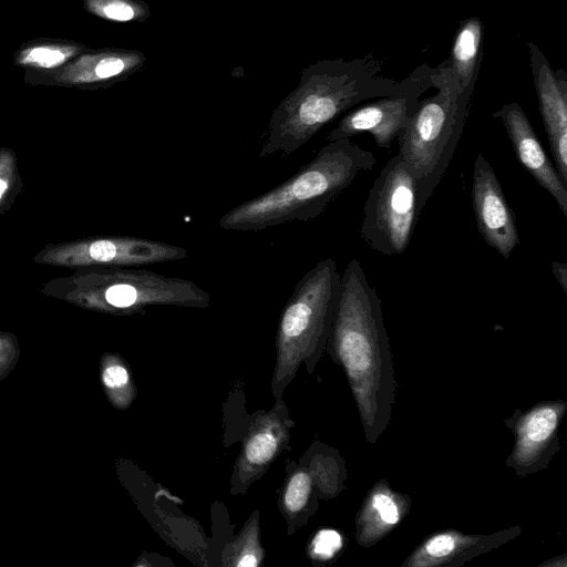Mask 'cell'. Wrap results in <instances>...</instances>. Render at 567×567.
Segmentation results:
<instances>
[{
	"label": "cell",
	"mask_w": 567,
	"mask_h": 567,
	"mask_svg": "<svg viewBox=\"0 0 567 567\" xmlns=\"http://www.w3.org/2000/svg\"><path fill=\"white\" fill-rule=\"evenodd\" d=\"M327 346L344 370L364 437L373 444L390 423L396 383L381 299L357 259L341 274Z\"/></svg>",
	"instance_id": "obj_1"
},
{
	"label": "cell",
	"mask_w": 567,
	"mask_h": 567,
	"mask_svg": "<svg viewBox=\"0 0 567 567\" xmlns=\"http://www.w3.org/2000/svg\"><path fill=\"white\" fill-rule=\"evenodd\" d=\"M432 70L421 64L408 78L395 81L378 75L368 58L309 64L301 71L297 87L274 110L259 158L292 154L341 113L371 99L408 92Z\"/></svg>",
	"instance_id": "obj_2"
},
{
	"label": "cell",
	"mask_w": 567,
	"mask_h": 567,
	"mask_svg": "<svg viewBox=\"0 0 567 567\" xmlns=\"http://www.w3.org/2000/svg\"><path fill=\"white\" fill-rule=\"evenodd\" d=\"M375 163L373 153L351 138L328 142L290 178L233 207L217 226L226 230L258 231L292 220L315 219Z\"/></svg>",
	"instance_id": "obj_3"
},
{
	"label": "cell",
	"mask_w": 567,
	"mask_h": 567,
	"mask_svg": "<svg viewBox=\"0 0 567 567\" xmlns=\"http://www.w3.org/2000/svg\"><path fill=\"white\" fill-rule=\"evenodd\" d=\"M432 87L437 92L419 101L396 137L398 154L417 182L420 213L453 158L473 96L461 90L446 60L433 68Z\"/></svg>",
	"instance_id": "obj_4"
},
{
	"label": "cell",
	"mask_w": 567,
	"mask_h": 567,
	"mask_svg": "<svg viewBox=\"0 0 567 567\" xmlns=\"http://www.w3.org/2000/svg\"><path fill=\"white\" fill-rule=\"evenodd\" d=\"M341 274L332 258L318 261L295 286L279 319L271 392L276 400L305 362L309 373L324 350L340 293Z\"/></svg>",
	"instance_id": "obj_5"
},
{
	"label": "cell",
	"mask_w": 567,
	"mask_h": 567,
	"mask_svg": "<svg viewBox=\"0 0 567 567\" xmlns=\"http://www.w3.org/2000/svg\"><path fill=\"white\" fill-rule=\"evenodd\" d=\"M86 300L111 312L136 313L152 306L207 308L210 296L194 281L138 267H109L85 277Z\"/></svg>",
	"instance_id": "obj_6"
},
{
	"label": "cell",
	"mask_w": 567,
	"mask_h": 567,
	"mask_svg": "<svg viewBox=\"0 0 567 567\" xmlns=\"http://www.w3.org/2000/svg\"><path fill=\"white\" fill-rule=\"evenodd\" d=\"M417 182L402 157H391L374 179L363 205L361 237L383 255H400L415 228Z\"/></svg>",
	"instance_id": "obj_7"
},
{
	"label": "cell",
	"mask_w": 567,
	"mask_h": 567,
	"mask_svg": "<svg viewBox=\"0 0 567 567\" xmlns=\"http://www.w3.org/2000/svg\"><path fill=\"white\" fill-rule=\"evenodd\" d=\"M183 247L135 236H110L61 245L41 262L59 266L138 267L184 259Z\"/></svg>",
	"instance_id": "obj_8"
},
{
	"label": "cell",
	"mask_w": 567,
	"mask_h": 567,
	"mask_svg": "<svg viewBox=\"0 0 567 567\" xmlns=\"http://www.w3.org/2000/svg\"><path fill=\"white\" fill-rule=\"evenodd\" d=\"M433 72V70H432ZM432 87V73L413 89L398 95L378 97L347 113L328 134L327 141L371 134L378 147L390 150L405 127L421 95Z\"/></svg>",
	"instance_id": "obj_9"
},
{
	"label": "cell",
	"mask_w": 567,
	"mask_h": 567,
	"mask_svg": "<svg viewBox=\"0 0 567 567\" xmlns=\"http://www.w3.org/2000/svg\"><path fill=\"white\" fill-rule=\"evenodd\" d=\"M472 202L481 236L503 258L509 259L519 244L516 216L482 153L476 155L473 165Z\"/></svg>",
	"instance_id": "obj_10"
},
{
	"label": "cell",
	"mask_w": 567,
	"mask_h": 567,
	"mask_svg": "<svg viewBox=\"0 0 567 567\" xmlns=\"http://www.w3.org/2000/svg\"><path fill=\"white\" fill-rule=\"evenodd\" d=\"M566 410L564 400L543 401L516 419L515 445L506 465L518 476L547 467L559 447L558 430Z\"/></svg>",
	"instance_id": "obj_11"
},
{
	"label": "cell",
	"mask_w": 567,
	"mask_h": 567,
	"mask_svg": "<svg viewBox=\"0 0 567 567\" xmlns=\"http://www.w3.org/2000/svg\"><path fill=\"white\" fill-rule=\"evenodd\" d=\"M527 48L546 136L556 169L567 184V74L563 69L553 70L534 42H527Z\"/></svg>",
	"instance_id": "obj_12"
},
{
	"label": "cell",
	"mask_w": 567,
	"mask_h": 567,
	"mask_svg": "<svg viewBox=\"0 0 567 567\" xmlns=\"http://www.w3.org/2000/svg\"><path fill=\"white\" fill-rule=\"evenodd\" d=\"M293 423L281 399L275 408L257 416L243 443L234 466L231 493H243L260 478L287 446Z\"/></svg>",
	"instance_id": "obj_13"
},
{
	"label": "cell",
	"mask_w": 567,
	"mask_h": 567,
	"mask_svg": "<svg viewBox=\"0 0 567 567\" xmlns=\"http://www.w3.org/2000/svg\"><path fill=\"white\" fill-rule=\"evenodd\" d=\"M501 120L520 165L556 202L567 217V187L546 154L525 111L517 102L504 104L492 115Z\"/></svg>",
	"instance_id": "obj_14"
},
{
	"label": "cell",
	"mask_w": 567,
	"mask_h": 567,
	"mask_svg": "<svg viewBox=\"0 0 567 567\" xmlns=\"http://www.w3.org/2000/svg\"><path fill=\"white\" fill-rule=\"evenodd\" d=\"M520 534L518 526L493 534H465L444 529L427 536L406 557L402 567L460 566L514 539Z\"/></svg>",
	"instance_id": "obj_15"
},
{
	"label": "cell",
	"mask_w": 567,
	"mask_h": 567,
	"mask_svg": "<svg viewBox=\"0 0 567 567\" xmlns=\"http://www.w3.org/2000/svg\"><path fill=\"white\" fill-rule=\"evenodd\" d=\"M145 63L141 51L104 49L79 54L54 74V80L72 85H109L128 79Z\"/></svg>",
	"instance_id": "obj_16"
},
{
	"label": "cell",
	"mask_w": 567,
	"mask_h": 567,
	"mask_svg": "<svg viewBox=\"0 0 567 567\" xmlns=\"http://www.w3.org/2000/svg\"><path fill=\"white\" fill-rule=\"evenodd\" d=\"M409 495L394 491L385 480L369 491L355 517V540L371 547L384 538L408 515Z\"/></svg>",
	"instance_id": "obj_17"
},
{
	"label": "cell",
	"mask_w": 567,
	"mask_h": 567,
	"mask_svg": "<svg viewBox=\"0 0 567 567\" xmlns=\"http://www.w3.org/2000/svg\"><path fill=\"white\" fill-rule=\"evenodd\" d=\"M339 472L334 458L329 462L318 461L316 470L299 467L292 471L287 478L280 499V509L287 523L297 528L307 520L311 506L315 505L316 483L323 484L336 496L343 488V485H339V481L342 480L337 476Z\"/></svg>",
	"instance_id": "obj_18"
},
{
	"label": "cell",
	"mask_w": 567,
	"mask_h": 567,
	"mask_svg": "<svg viewBox=\"0 0 567 567\" xmlns=\"http://www.w3.org/2000/svg\"><path fill=\"white\" fill-rule=\"evenodd\" d=\"M483 58V22L477 17L465 19L457 28L446 59L461 90L473 95Z\"/></svg>",
	"instance_id": "obj_19"
},
{
	"label": "cell",
	"mask_w": 567,
	"mask_h": 567,
	"mask_svg": "<svg viewBox=\"0 0 567 567\" xmlns=\"http://www.w3.org/2000/svg\"><path fill=\"white\" fill-rule=\"evenodd\" d=\"M259 515L255 512L238 537L223 555V565L257 567L261 564L264 550L259 540Z\"/></svg>",
	"instance_id": "obj_20"
},
{
	"label": "cell",
	"mask_w": 567,
	"mask_h": 567,
	"mask_svg": "<svg viewBox=\"0 0 567 567\" xmlns=\"http://www.w3.org/2000/svg\"><path fill=\"white\" fill-rule=\"evenodd\" d=\"M84 47L61 43H39L21 50L17 64L37 70H53L81 54Z\"/></svg>",
	"instance_id": "obj_21"
},
{
	"label": "cell",
	"mask_w": 567,
	"mask_h": 567,
	"mask_svg": "<svg viewBox=\"0 0 567 567\" xmlns=\"http://www.w3.org/2000/svg\"><path fill=\"white\" fill-rule=\"evenodd\" d=\"M85 7L94 16L116 22H143L151 14L143 0H85Z\"/></svg>",
	"instance_id": "obj_22"
},
{
	"label": "cell",
	"mask_w": 567,
	"mask_h": 567,
	"mask_svg": "<svg viewBox=\"0 0 567 567\" xmlns=\"http://www.w3.org/2000/svg\"><path fill=\"white\" fill-rule=\"evenodd\" d=\"M102 383L117 406L126 408L135 396L131 374L120 360L112 358L102 370Z\"/></svg>",
	"instance_id": "obj_23"
},
{
	"label": "cell",
	"mask_w": 567,
	"mask_h": 567,
	"mask_svg": "<svg viewBox=\"0 0 567 567\" xmlns=\"http://www.w3.org/2000/svg\"><path fill=\"white\" fill-rule=\"evenodd\" d=\"M343 548L342 535L331 528L320 529L312 537L309 545V555L317 561H328L334 558Z\"/></svg>",
	"instance_id": "obj_24"
},
{
	"label": "cell",
	"mask_w": 567,
	"mask_h": 567,
	"mask_svg": "<svg viewBox=\"0 0 567 567\" xmlns=\"http://www.w3.org/2000/svg\"><path fill=\"white\" fill-rule=\"evenodd\" d=\"M9 164V156L0 157V203L8 194V189L10 187V179L8 173Z\"/></svg>",
	"instance_id": "obj_25"
},
{
	"label": "cell",
	"mask_w": 567,
	"mask_h": 567,
	"mask_svg": "<svg viewBox=\"0 0 567 567\" xmlns=\"http://www.w3.org/2000/svg\"><path fill=\"white\" fill-rule=\"evenodd\" d=\"M551 271L561 287L563 291L567 293V264L559 261H551Z\"/></svg>",
	"instance_id": "obj_26"
},
{
	"label": "cell",
	"mask_w": 567,
	"mask_h": 567,
	"mask_svg": "<svg viewBox=\"0 0 567 567\" xmlns=\"http://www.w3.org/2000/svg\"><path fill=\"white\" fill-rule=\"evenodd\" d=\"M3 346H4V344H3V341H2V339L0 338V357H1V354L3 353Z\"/></svg>",
	"instance_id": "obj_27"
}]
</instances>
